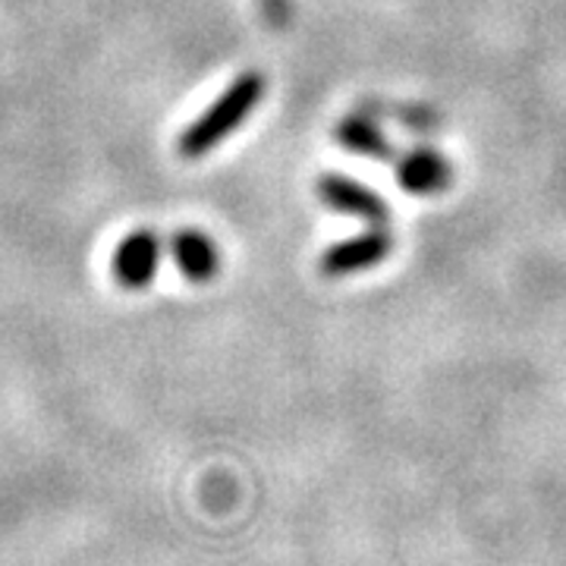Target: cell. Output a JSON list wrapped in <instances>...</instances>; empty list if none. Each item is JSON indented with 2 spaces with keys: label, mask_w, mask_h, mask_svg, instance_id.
Returning <instances> with one entry per match:
<instances>
[{
  "label": "cell",
  "mask_w": 566,
  "mask_h": 566,
  "mask_svg": "<svg viewBox=\"0 0 566 566\" xmlns=\"http://www.w3.org/2000/svg\"><path fill=\"white\" fill-rule=\"evenodd\" d=\"M262 10H264V20L271 22L274 29L286 22V0H262Z\"/></svg>",
  "instance_id": "obj_8"
},
{
  "label": "cell",
  "mask_w": 566,
  "mask_h": 566,
  "mask_svg": "<svg viewBox=\"0 0 566 566\" xmlns=\"http://www.w3.org/2000/svg\"><path fill=\"white\" fill-rule=\"evenodd\" d=\"M397 180L412 196H434L450 186L453 167L434 148H412L409 155H403V161L397 164Z\"/></svg>",
  "instance_id": "obj_5"
},
{
  "label": "cell",
  "mask_w": 566,
  "mask_h": 566,
  "mask_svg": "<svg viewBox=\"0 0 566 566\" xmlns=\"http://www.w3.org/2000/svg\"><path fill=\"white\" fill-rule=\"evenodd\" d=\"M318 196L331 208L337 211H346V214H356V218H365L371 223H385L387 221V205L381 196H375L368 186L363 182L349 180L344 174H324L318 180Z\"/></svg>",
  "instance_id": "obj_4"
},
{
  "label": "cell",
  "mask_w": 566,
  "mask_h": 566,
  "mask_svg": "<svg viewBox=\"0 0 566 566\" xmlns=\"http://www.w3.org/2000/svg\"><path fill=\"white\" fill-rule=\"evenodd\" d=\"M161 262V240L151 230H136L123 237L117 252H114V277L126 290H145L155 281V271Z\"/></svg>",
  "instance_id": "obj_2"
},
{
  "label": "cell",
  "mask_w": 566,
  "mask_h": 566,
  "mask_svg": "<svg viewBox=\"0 0 566 566\" xmlns=\"http://www.w3.org/2000/svg\"><path fill=\"white\" fill-rule=\"evenodd\" d=\"M390 237L385 230H371V233H363V237H353V240H344V243L331 245L322 255L324 277H346V274H356V271H365V268H375L381 264L390 255Z\"/></svg>",
  "instance_id": "obj_3"
},
{
  "label": "cell",
  "mask_w": 566,
  "mask_h": 566,
  "mask_svg": "<svg viewBox=\"0 0 566 566\" xmlns=\"http://www.w3.org/2000/svg\"><path fill=\"white\" fill-rule=\"evenodd\" d=\"M337 142L346 145L349 151L363 155V158H378L387 161L390 158V142L385 139V133L365 117H346L337 126Z\"/></svg>",
  "instance_id": "obj_7"
},
{
  "label": "cell",
  "mask_w": 566,
  "mask_h": 566,
  "mask_svg": "<svg viewBox=\"0 0 566 566\" xmlns=\"http://www.w3.org/2000/svg\"><path fill=\"white\" fill-rule=\"evenodd\" d=\"M262 95V73H255V70H252V73H243L240 80L223 92L218 102L205 111L202 117H196V120L182 129L180 142H177L182 158H202V155H208L218 142L227 139V136H230V133L259 107Z\"/></svg>",
  "instance_id": "obj_1"
},
{
  "label": "cell",
  "mask_w": 566,
  "mask_h": 566,
  "mask_svg": "<svg viewBox=\"0 0 566 566\" xmlns=\"http://www.w3.org/2000/svg\"><path fill=\"white\" fill-rule=\"evenodd\" d=\"M170 245H174V262H177L186 281L208 283L214 281V274L221 271L218 245L199 230H180Z\"/></svg>",
  "instance_id": "obj_6"
}]
</instances>
